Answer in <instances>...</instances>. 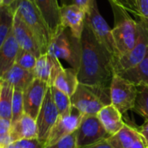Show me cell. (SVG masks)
Listing matches in <instances>:
<instances>
[{
	"mask_svg": "<svg viewBox=\"0 0 148 148\" xmlns=\"http://www.w3.org/2000/svg\"><path fill=\"white\" fill-rule=\"evenodd\" d=\"M139 36L134 48L114 62V74L129 69L140 63L148 53V21L140 19Z\"/></svg>",
	"mask_w": 148,
	"mask_h": 148,
	"instance_id": "52a82bcc",
	"label": "cell"
},
{
	"mask_svg": "<svg viewBox=\"0 0 148 148\" xmlns=\"http://www.w3.org/2000/svg\"><path fill=\"white\" fill-rule=\"evenodd\" d=\"M4 148H22L16 142H12L10 144H9L8 146H6Z\"/></svg>",
	"mask_w": 148,
	"mask_h": 148,
	"instance_id": "ab89813d",
	"label": "cell"
},
{
	"mask_svg": "<svg viewBox=\"0 0 148 148\" xmlns=\"http://www.w3.org/2000/svg\"><path fill=\"white\" fill-rule=\"evenodd\" d=\"M140 137L141 136L136 128L125 123L120 131L108 136L107 138V141L113 148H127Z\"/></svg>",
	"mask_w": 148,
	"mask_h": 148,
	"instance_id": "7402d4cb",
	"label": "cell"
},
{
	"mask_svg": "<svg viewBox=\"0 0 148 148\" xmlns=\"http://www.w3.org/2000/svg\"><path fill=\"white\" fill-rule=\"evenodd\" d=\"M82 116L83 114L75 108H73L69 114L65 116L59 115L45 143V148L54 145L61 139L75 133L79 127Z\"/></svg>",
	"mask_w": 148,
	"mask_h": 148,
	"instance_id": "8fae6325",
	"label": "cell"
},
{
	"mask_svg": "<svg viewBox=\"0 0 148 148\" xmlns=\"http://www.w3.org/2000/svg\"><path fill=\"white\" fill-rule=\"evenodd\" d=\"M95 1V0H73V3L84 10L87 13V11L89 10Z\"/></svg>",
	"mask_w": 148,
	"mask_h": 148,
	"instance_id": "d590c367",
	"label": "cell"
},
{
	"mask_svg": "<svg viewBox=\"0 0 148 148\" xmlns=\"http://www.w3.org/2000/svg\"><path fill=\"white\" fill-rule=\"evenodd\" d=\"M0 79L10 84L14 89L22 90L23 92L34 81L35 76L33 71L24 69L14 64Z\"/></svg>",
	"mask_w": 148,
	"mask_h": 148,
	"instance_id": "ffe728a7",
	"label": "cell"
},
{
	"mask_svg": "<svg viewBox=\"0 0 148 148\" xmlns=\"http://www.w3.org/2000/svg\"><path fill=\"white\" fill-rule=\"evenodd\" d=\"M10 137L12 142L21 140L38 138L36 121L24 113L17 121L11 124Z\"/></svg>",
	"mask_w": 148,
	"mask_h": 148,
	"instance_id": "e0dca14e",
	"label": "cell"
},
{
	"mask_svg": "<svg viewBox=\"0 0 148 148\" xmlns=\"http://www.w3.org/2000/svg\"><path fill=\"white\" fill-rule=\"evenodd\" d=\"M49 88V86L46 82L36 78L34 79L23 91V107L25 114L36 120Z\"/></svg>",
	"mask_w": 148,
	"mask_h": 148,
	"instance_id": "7c38bea8",
	"label": "cell"
},
{
	"mask_svg": "<svg viewBox=\"0 0 148 148\" xmlns=\"http://www.w3.org/2000/svg\"><path fill=\"white\" fill-rule=\"evenodd\" d=\"M0 148H3V147H0Z\"/></svg>",
	"mask_w": 148,
	"mask_h": 148,
	"instance_id": "7bdbcfd3",
	"label": "cell"
},
{
	"mask_svg": "<svg viewBox=\"0 0 148 148\" xmlns=\"http://www.w3.org/2000/svg\"><path fill=\"white\" fill-rule=\"evenodd\" d=\"M110 100L121 114L133 110L135 105L138 87L131 82L114 74L110 83Z\"/></svg>",
	"mask_w": 148,
	"mask_h": 148,
	"instance_id": "8992f818",
	"label": "cell"
},
{
	"mask_svg": "<svg viewBox=\"0 0 148 148\" xmlns=\"http://www.w3.org/2000/svg\"><path fill=\"white\" fill-rule=\"evenodd\" d=\"M46 148H79L76 141L75 132L61 139L59 141Z\"/></svg>",
	"mask_w": 148,
	"mask_h": 148,
	"instance_id": "1f68e13d",
	"label": "cell"
},
{
	"mask_svg": "<svg viewBox=\"0 0 148 148\" xmlns=\"http://www.w3.org/2000/svg\"><path fill=\"white\" fill-rule=\"evenodd\" d=\"M121 77L131 82L135 86H148V53L136 66L121 72Z\"/></svg>",
	"mask_w": 148,
	"mask_h": 148,
	"instance_id": "603a6c76",
	"label": "cell"
},
{
	"mask_svg": "<svg viewBox=\"0 0 148 148\" xmlns=\"http://www.w3.org/2000/svg\"><path fill=\"white\" fill-rule=\"evenodd\" d=\"M12 31L20 49L31 52L36 57L42 55L38 42L35 35L26 25L16 10H14L13 14Z\"/></svg>",
	"mask_w": 148,
	"mask_h": 148,
	"instance_id": "4fadbf2b",
	"label": "cell"
},
{
	"mask_svg": "<svg viewBox=\"0 0 148 148\" xmlns=\"http://www.w3.org/2000/svg\"><path fill=\"white\" fill-rule=\"evenodd\" d=\"M136 130L140 134L146 146L148 147V121H145V122L141 126L138 127V128H136Z\"/></svg>",
	"mask_w": 148,
	"mask_h": 148,
	"instance_id": "e575fe53",
	"label": "cell"
},
{
	"mask_svg": "<svg viewBox=\"0 0 148 148\" xmlns=\"http://www.w3.org/2000/svg\"><path fill=\"white\" fill-rule=\"evenodd\" d=\"M147 148H148V147H147Z\"/></svg>",
	"mask_w": 148,
	"mask_h": 148,
	"instance_id": "ee69618b",
	"label": "cell"
},
{
	"mask_svg": "<svg viewBox=\"0 0 148 148\" xmlns=\"http://www.w3.org/2000/svg\"><path fill=\"white\" fill-rule=\"evenodd\" d=\"M58 117L59 113L53 101L49 87L46 92L43 103L36 120L38 130V139L40 141L44 143V145Z\"/></svg>",
	"mask_w": 148,
	"mask_h": 148,
	"instance_id": "30bf717a",
	"label": "cell"
},
{
	"mask_svg": "<svg viewBox=\"0 0 148 148\" xmlns=\"http://www.w3.org/2000/svg\"><path fill=\"white\" fill-rule=\"evenodd\" d=\"M82 148H113L109 143L107 141V140H101V141H99L97 143H95L93 145H90V146H88V147H85Z\"/></svg>",
	"mask_w": 148,
	"mask_h": 148,
	"instance_id": "8d00e7d4",
	"label": "cell"
},
{
	"mask_svg": "<svg viewBox=\"0 0 148 148\" xmlns=\"http://www.w3.org/2000/svg\"><path fill=\"white\" fill-rule=\"evenodd\" d=\"M79 85L77 71L72 68L62 69L56 75L52 87L72 96Z\"/></svg>",
	"mask_w": 148,
	"mask_h": 148,
	"instance_id": "44dd1931",
	"label": "cell"
},
{
	"mask_svg": "<svg viewBox=\"0 0 148 148\" xmlns=\"http://www.w3.org/2000/svg\"><path fill=\"white\" fill-rule=\"evenodd\" d=\"M114 15V26L112 36L114 43V62L130 51L139 36V23L134 20L127 11L111 4Z\"/></svg>",
	"mask_w": 148,
	"mask_h": 148,
	"instance_id": "7a4b0ae2",
	"label": "cell"
},
{
	"mask_svg": "<svg viewBox=\"0 0 148 148\" xmlns=\"http://www.w3.org/2000/svg\"><path fill=\"white\" fill-rule=\"evenodd\" d=\"M19 49L20 47L11 29L0 48V78L15 64Z\"/></svg>",
	"mask_w": 148,
	"mask_h": 148,
	"instance_id": "d6986e66",
	"label": "cell"
},
{
	"mask_svg": "<svg viewBox=\"0 0 148 148\" xmlns=\"http://www.w3.org/2000/svg\"><path fill=\"white\" fill-rule=\"evenodd\" d=\"M127 148H147V146H146L144 140H142V138L140 137L134 142H133Z\"/></svg>",
	"mask_w": 148,
	"mask_h": 148,
	"instance_id": "74e56055",
	"label": "cell"
},
{
	"mask_svg": "<svg viewBox=\"0 0 148 148\" xmlns=\"http://www.w3.org/2000/svg\"><path fill=\"white\" fill-rule=\"evenodd\" d=\"M13 14L14 11L9 7L3 5L0 7V48L12 29Z\"/></svg>",
	"mask_w": 148,
	"mask_h": 148,
	"instance_id": "484cf974",
	"label": "cell"
},
{
	"mask_svg": "<svg viewBox=\"0 0 148 148\" xmlns=\"http://www.w3.org/2000/svg\"><path fill=\"white\" fill-rule=\"evenodd\" d=\"M0 117L11 121L12 118V100H13V87L0 79Z\"/></svg>",
	"mask_w": 148,
	"mask_h": 148,
	"instance_id": "cb8c5ba5",
	"label": "cell"
},
{
	"mask_svg": "<svg viewBox=\"0 0 148 148\" xmlns=\"http://www.w3.org/2000/svg\"><path fill=\"white\" fill-rule=\"evenodd\" d=\"M85 26L91 31L95 38L114 56V43L112 29L99 11L96 0L86 13Z\"/></svg>",
	"mask_w": 148,
	"mask_h": 148,
	"instance_id": "ba28073f",
	"label": "cell"
},
{
	"mask_svg": "<svg viewBox=\"0 0 148 148\" xmlns=\"http://www.w3.org/2000/svg\"><path fill=\"white\" fill-rule=\"evenodd\" d=\"M17 0H3V6H7L10 7L12 4H14Z\"/></svg>",
	"mask_w": 148,
	"mask_h": 148,
	"instance_id": "f35d334b",
	"label": "cell"
},
{
	"mask_svg": "<svg viewBox=\"0 0 148 148\" xmlns=\"http://www.w3.org/2000/svg\"><path fill=\"white\" fill-rule=\"evenodd\" d=\"M97 116L108 136L116 134L125 125L122 114L112 104L102 108L97 114Z\"/></svg>",
	"mask_w": 148,
	"mask_h": 148,
	"instance_id": "ac0fdd59",
	"label": "cell"
},
{
	"mask_svg": "<svg viewBox=\"0 0 148 148\" xmlns=\"http://www.w3.org/2000/svg\"><path fill=\"white\" fill-rule=\"evenodd\" d=\"M3 5V0H0V7Z\"/></svg>",
	"mask_w": 148,
	"mask_h": 148,
	"instance_id": "60d3db41",
	"label": "cell"
},
{
	"mask_svg": "<svg viewBox=\"0 0 148 148\" xmlns=\"http://www.w3.org/2000/svg\"><path fill=\"white\" fill-rule=\"evenodd\" d=\"M50 90L53 101L58 110L59 115L65 116L69 114L73 109L70 96H69L67 94L63 93L62 91L57 89L55 87H50Z\"/></svg>",
	"mask_w": 148,
	"mask_h": 148,
	"instance_id": "d4e9b609",
	"label": "cell"
},
{
	"mask_svg": "<svg viewBox=\"0 0 148 148\" xmlns=\"http://www.w3.org/2000/svg\"><path fill=\"white\" fill-rule=\"evenodd\" d=\"M0 91H1V85H0Z\"/></svg>",
	"mask_w": 148,
	"mask_h": 148,
	"instance_id": "b9f144b4",
	"label": "cell"
},
{
	"mask_svg": "<svg viewBox=\"0 0 148 148\" xmlns=\"http://www.w3.org/2000/svg\"><path fill=\"white\" fill-rule=\"evenodd\" d=\"M133 111L148 121V86H139L138 95Z\"/></svg>",
	"mask_w": 148,
	"mask_h": 148,
	"instance_id": "4316f807",
	"label": "cell"
},
{
	"mask_svg": "<svg viewBox=\"0 0 148 148\" xmlns=\"http://www.w3.org/2000/svg\"><path fill=\"white\" fill-rule=\"evenodd\" d=\"M24 114L23 107V92L22 90L14 89L12 100V118L11 124L17 121Z\"/></svg>",
	"mask_w": 148,
	"mask_h": 148,
	"instance_id": "f1b7e54d",
	"label": "cell"
},
{
	"mask_svg": "<svg viewBox=\"0 0 148 148\" xmlns=\"http://www.w3.org/2000/svg\"><path fill=\"white\" fill-rule=\"evenodd\" d=\"M85 18L86 11L74 3L60 6L61 25L68 28L76 38H82L85 26Z\"/></svg>",
	"mask_w": 148,
	"mask_h": 148,
	"instance_id": "5bb4252c",
	"label": "cell"
},
{
	"mask_svg": "<svg viewBox=\"0 0 148 148\" xmlns=\"http://www.w3.org/2000/svg\"><path fill=\"white\" fill-rule=\"evenodd\" d=\"M110 4L116 5L128 13H133L139 16L138 0H108Z\"/></svg>",
	"mask_w": 148,
	"mask_h": 148,
	"instance_id": "4dcf8cb0",
	"label": "cell"
},
{
	"mask_svg": "<svg viewBox=\"0 0 148 148\" xmlns=\"http://www.w3.org/2000/svg\"><path fill=\"white\" fill-rule=\"evenodd\" d=\"M12 11L16 10L26 25L35 35L42 54L48 52L51 41V33L42 16L32 0H17L9 7Z\"/></svg>",
	"mask_w": 148,
	"mask_h": 148,
	"instance_id": "5b68a950",
	"label": "cell"
},
{
	"mask_svg": "<svg viewBox=\"0 0 148 148\" xmlns=\"http://www.w3.org/2000/svg\"><path fill=\"white\" fill-rule=\"evenodd\" d=\"M47 53L66 61L72 69L78 71L82 53L81 39L74 36L68 28L61 26L51 37Z\"/></svg>",
	"mask_w": 148,
	"mask_h": 148,
	"instance_id": "277c9868",
	"label": "cell"
},
{
	"mask_svg": "<svg viewBox=\"0 0 148 148\" xmlns=\"http://www.w3.org/2000/svg\"><path fill=\"white\" fill-rule=\"evenodd\" d=\"M109 87L79 82L75 92L70 97L73 108L82 114H97L102 108L111 104Z\"/></svg>",
	"mask_w": 148,
	"mask_h": 148,
	"instance_id": "3957f363",
	"label": "cell"
},
{
	"mask_svg": "<svg viewBox=\"0 0 148 148\" xmlns=\"http://www.w3.org/2000/svg\"><path fill=\"white\" fill-rule=\"evenodd\" d=\"M139 18L148 21V0H138Z\"/></svg>",
	"mask_w": 148,
	"mask_h": 148,
	"instance_id": "836d02e7",
	"label": "cell"
},
{
	"mask_svg": "<svg viewBox=\"0 0 148 148\" xmlns=\"http://www.w3.org/2000/svg\"><path fill=\"white\" fill-rule=\"evenodd\" d=\"M63 69L60 60L48 53L42 54L36 59V63L33 73L36 79L46 82L49 87H52L54 81L58 73Z\"/></svg>",
	"mask_w": 148,
	"mask_h": 148,
	"instance_id": "9a60e30c",
	"label": "cell"
},
{
	"mask_svg": "<svg viewBox=\"0 0 148 148\" xmlns=\"http://www.w3.org/2000/svg\"><path fill=\"white\" fill-rule=\"evenodd\" d=\"M11 121L0 117V147L4 148L12 143L10 137Z\"/></svg>",
	"mask_w": 148,
	"mask_h": 148,
	"instance_id": "f546056e",
	"label": "cell"
},
{
	"mask_svg": "<svg viewBox=\"0 0 148 148\" xmlns=\"http://www.w3.org/2000/svg\"><path fill=\"white\" fill-rule=\"evenodd\" d=\"M36 59L37 57L31 52L24 50L23 49H19L15 64L20 66L24 69L33 71L36 63Z\"/></svg>",
	"mask_w": 148,
	"mask_h": 148,
	"instance_id": "83f0119b",
	"label": "cell"
},
{
	"mask_svg": "<svg viewBox=\"0 0 148 148\" xmlns=\"http://www.w3.org/2000/svg\"><path fill=\"white\" fill-rule=\"evenodd\" d=\"M81 43V61L77 71L79 82L109 87L114 75V55L97 42L86 26H84Z\"/></svg>",
	"mask_w": 148,
	"mask_h": 148,
	"instance_id": "6da1fadb",
	"label": "cell"
},
{
	"mask_svg": "<svg viewBox=\"0 0 148 148\" xmlns=\"http://www.w3.org/2000/svg\"><path fill=\"white\" fill-rule=\"evenodd\" d=\"M16 142L22 148H45L44 143L40 141L38 138L21 140Z\"/></svg>",
	"mask_w": 148,
	"mask_h": 148,
	"instance_id": "d6a6232c",
	"label": "cell"
},
{
	"mask_svg": "<svg viewBox=\"0 0 148 148\" xmlns=\"http://www.w3.org/2000/svg\"><path fill=\"white\" fill-rule=\"evenodd\" d=\"M45 20L51 37L62 26L60 20V6L57 0H32Z\"/></svg>",
	"mask_w": 148,
	"mask_h": 148,
	"instance_id": "2e32d148",
	"label": "cell"
},
{
	"mask_svg": "<svg viewBox=\"0 0 148 148\" xmlns=\"http://www.w3.org/2000/svg\"><path fill=\"white\" fill-rule=\"evenodd\" d=\"M75 134L79 148L93 145L108 137L97 114H83Z\"/></svg>",
	"mask_w": 148,
	"mask_h": 148,
	"instance_id": "9c48e42d",
	"label": "cell"
}]
</instances>
